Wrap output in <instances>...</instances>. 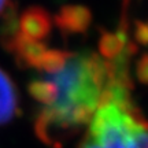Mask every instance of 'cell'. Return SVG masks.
<instances>
[{
  "label": "cell",
  "mask_w": 148,
  "mask_h": 148,
  "mask_svg": "<svg viewBox=\"0 0 148 148\" xmlns=\"http://www.w3.org/2000/svg\"><path fill=\"white\" fill-rule=\"evenodd\" d=\"M126 49L118 58L106 60L93 52H69L59 69L42 73L52 86V99L44 106L34 123V132L52 148L88 126L92 115L106 99L114 82H130Z\"/></svg>",
  "instance_id": "1"
},
{
  "label": "cell",
  "mask_w": 148,
  "mask_h": 148,
  "mask_svg": "<svg viewBox=\"0 0 148 148\" xmlns=\"http://www.w3.org/2000/svg\"><path fill=\"white\" fill-rule=\"evenodd\" d=\"M79 148H148V119L133 104L130 82L112 84L90 118Z\"/></svg>",
  "instance_id": "2"
},
{
  "label": "cell",
  "mask_w": 148,
  "mask_h": 148,
  "mask_svg": "<svg viewBox=\"0 0 148 148\" xmlns=\"http://www.w3.org/2000/svg\"><path fill=\"white\" fill-rule=\"evenodd\" d=\"M52 27V19L41 7H30L22 12L18 21V33L32 41L41 42Z\"/></svg>",
  "instance_id": "3"
},
{
  "label": "cell",
  "mask_w": 148,
  "mask_h": 148,
  "mask_svg": "<svg viewBox=\"0 0 148 148\" xmlns=\"http://www.w3.org/2000/svg\"><path fill=\"white\" fill-rule=\"evenodd\" d=\"M63 33H82L90 23V12L82 5H64L53 18Z\"/></svg>",
  "instance_id": "4"
},
{
  "label": "cell",
  "mask_w": 148,
  "mask_h": 148,
  "mask_svg": "<svg viewBox=\"0 0 148 148\" xmlns=\"http://www.w3.org/2000/svg\"><path fill=\"white\" fill-rule=\"evenodd\" d=\"M18 110V92L12 79L0 69V125L10 122Z\"/></svg>",
  "instance_id": "5"
},
{
  "label": "cell",
  "mask_w": 148,
  "mask_h": 148,
  "mask_svg": "<svg viewBox=\"0 0 148 148\" xmlns=\"http://www.w3.org/2000/svg\"><path fill=\"white\" fill-rule=\"evenodd\" d=\"M130 45L123 30L116 33H103L99 41V55L106 60H112L126 51Z\"/></svg>",
  "instance_id": "6"
},
{
  "label": "cell",
  "mask_w": 148,
  "mask_h": 148,
  "mask_svg": "<svg viewBox=\"0 0 148 148\" xmlns=\"http://www.w3.org/2000/svg\"><path fill=\"white\" fill-rule=\"evenodd\" d=\"M136 74H137V78L143 84L148 85V53L143 55V58L137 62V64H136Z\"/></svg>",
  "instance_id": "7"
},
{
  "label": "cell",
  "mask_w": 148,
  "mask_h": 148,
  "mask_svg": "<svg viewBox=\"0 0 148 148\" xmlns=\"http://www.w3.org/2000/svg\"><path fill=\"white\" fill-rule=\"evenodd\" d=\"M136 38L143 44H148V25H138L136 27Z\"/></svg>",
  "instance_id": "8"
},
{
  "label": "cell",
  "mask_w": 148,
  "mask_h": 148,
  "mask_svg": "<svg viewBox=\"0 0 148 148\" xmlns=\"http://www.w3.org/2000/svg\"><path fill=\"white\" fill-rule=\"evenodd\" d=\"M8 7H10V0H0V15L4 14Z\"/></svg>",
  "instance_id": "9"
}]
</instances>
